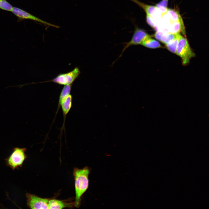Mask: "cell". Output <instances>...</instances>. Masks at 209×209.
Listing matches in <instances>:
<instances>
[{
    "instance_id": "cell-1",
    "label": "cell",
    "mask_w": 209,
    "mask_h": 209,
    "mask_svg": "<svg viewBox=\"0 0 209 209\" xmlns=\"http://www.w3.org/2000/svg\"><path fill=\"white\" fill-rule=\"evenodd\" d=\"M90 170L88 167H85L82 169L74 168L73 175L75 181V206L80 207L81 198L89 187V175Z\"/></svg>"
},
{
    "instance_id": "cell-2",
    "label": "cell",
    "mask_w": 209,
    "mask_h": 209,
    "mask_svg": "<svg viewBox=\"0 0 209 209\" xmlns=\"http://www.w3.org/2000/svg\"><path fill=\"white\" fill-rule=\"evenodd\" d=\"M26 151V148H14L11 154L5 159L6 165L13 170L19 169L28 157Z\"/></svg>"
},
{
    "instance_id": "cell-3",
    "label": "cell",
    "mask_w": 209,
    "mask_h": 209,
    "mask_svg": "<svg viewBox=\"0 0 209 209\" xmlns=\"http://www.w3.org/2000/svg\"><path fill=\"white\" fill-rule=\"evenodd\" d=\"M176 54L181 58L183 65L187 64L191 58L195 56L186 38L180 35L179 41Z\"/></svg>"
},
{
    "instance_id": "cell-4",
    "label": "cell",
    "mask_w": 209,
    "mask_h": 209,
    "mask_svg": "<svg viewBox=\"0 0 209 209\" xmlns=\"http://www.w3.org/2000/svg\"><path fill=\"white\" fill-rule=\"evenodd\" d=\"M80 73L79 68L76 67L69 72L58 75L53 80L48 82H53L62 85L72 84Z\"/></svg>"
},
{
    "instance_id": "cell-5",
    "label": "cell",
    "mask_w": 209,
    "mask_h": 209,
    "mask_svg": "<svg viewBox=\"0 0 209 209\" xmlns=\"http://www.w3.org/2000/svg\"><path fill=\"white\" fill-rule=\"evenodd\" d=\"M26 204L31 209H48L49 200L35 194L27 193L26 194Z\"/></svg>"
},
{
    "instance_id": "cell-6",
    "label": "cell",
    "mask_w": 209,
    "mask_h": 209,
    "mask_svg": "<svg viewBox=\"0 0 209 209\" xmlns=\"http://www.w3.org/2000/svg\"><path fill=\"white\" fill-rule=\"evenodd\" d=\"M18 18V19L22 20L24 19H30L40 22L46 26H52L58 28L59 26L44 21L34 16L27 12L19 8L13 7L11 11Z\"/></svg>"
},
{
    "instance_id": "cell-7",
    "label": "cell",
    "mask_w": 209,
    "mask_h": 209,
    "mask_svg": "<svg viewBox=\"0 0 209 209\" xmlns=\"http://www.w3.org/2000/svg\"><path fill=\"white\" fill-rule=\"evenodd\" d=\"M150 37H151V36L148 34L145 31L137 27H136L132 38L130 41L126 44L120 57L122 55L125 51L130 46L142 44L145 39Z\"/></svg>"
},
{
    "instance_id": "cell-8",
    "label": "cell",
    "mask_w": 209,
    "mask_h": 209,
    "mask_svg": "<svg viewBox=\"0 0 209 209\" xmlns=\"http://www.w3.org/2000/svg\"><path fill=\"white\" fill-rule=\"evenodd\" d=\"M182 33L185 36V32L183 22L179 21H172L171 26L169 27V33L172 34Z\"/></svg>"
},
{
    "instance_id": "cell-9",
    "label": "cell",
    "mask_w": 209,
    "mask_h": 209,
    "mask_svg": "<svg viewBox=\"0 0 209 209\" xmlns=\"http://www.w3.org/2000/svg\"><path fill=\"white\" fill-rule=\"evenodd\" d=\"M72 96L70 94L66 97L58 105V108L61 107L64 116H66L72 106Z\"/></svg>"
},
{
    "instance_id": "cell-10",
    "label": "cell",
    "mask_w": 209,
    "mask_h": 209,
    "mask_svg": "<svg viewBox=\"0 0 209 209\" xmlns=\"http://www.w3.org/2000/svg\"><path fill=\"white\" fill-rule=\"evenodd\" d=\"M69 205L62 201L51 199L49 200L48 209H62L70 207Z\"/></svg>"
},
{
    "instance_id": "cell-11",
    "label": "cell",
    "mask_w": 209,
    "mask_h": 209,
    "mask_svg": "<svg viewBox=\"0 0 209 209\" xmlns=\"http://www.w3.org/2000/svg\"><path fill=\"white\" fill-rule=\"evenodd\" d=\"M151 37L145 39L141 45L146 47L151 48L162 47V46L158 41L151 38Z\"/></svg>"
},
{
    "instance_id": "cell-12",
    "label": "cell",
    "mask_w": 209,
    "mask_h": 209,
    "mask_svg": "<svg viewBox=\"0 0 209 209\" xmlns=\"http://www.w3.org/2000/svg\"><path fill=\"white\" fill-rule=\"evenodd\" d=\"M181 35L179 33L177 34L176 37L174 40L165 44L167 48L170 51L176 53L178 44Z\"/></svg>"
},
{
    "instance_id": "cell-13",
    "label": "cell",
    "mask_w": 209,
    "mask_h": 209,
    "mask_svg": "<svg viewBox=\"0 0 209 209\" xmlns=\"http://www.w3.org/2000/svg\"><path fill=\"white\" fill-rule=\"evenodd\" d=\"M178 34L163 32L159 41L166 44L175 39L176 37Z\"/></svg>"
},
{
    "instance_id": "cell-14",
    "label": "cell",
    "mask_w": 209,
    "mask_h": 209,
    "mask_svg": "<svg viewBox=\"0 0 209 209\" xmlns=\"http://www.w3.org/2000/svg\"><path fill=\"white\" fill-rule=\"evenodd\" d=\"M172 21H179L183 22L181 17L178 12L174 9H168L167 12Z\"/></svg>"
},
{
    "instance_id": "cell-15",
    "label": "cell",
    "mask_w": 209,
    "mask_h": 209,
    "mask_svg": "<svg viewBox=\"0 0 209 209\" xmlns=\"http://www.w3.org/2000/svg\"><path fill=\"white\" fill-rule=\"evenodd\" d=\"M72 84L65 85L63 87L59 97L58 105L66 97L70 94Z\"/></svg>"
},
{
    "instance_id": "cell-16",
    "label": "cell",
    "mask_w": 209,
    "mask_h": 209,
    "mask_svg": "<svg viewBox=\"0 0 209 209\" xmlns=\"http://www.w3.org/2000/svg\"><path fill=\"white\" fill-rule=\"evenodd\" d=\"M12 6L6 0H0V8L5 10L11 12Z\"/></svg>"
},
{
    "instance_id": "cell-17",
    "label": "cell",
    "mask_w": 209,
    "mask_h": 209,
    "mask_svg": "<svg viewBox=\"0 0 209 209\" xmlns=\"http://www.w3.org/2000/svg\"><path fill=\"white\" fill-rule=\"evenodd\" d=\"M146 20L149 26L156 31H158V28L156 25L155 21L151 16L146 14Z\"/></svg>"
},
{
    "instance_id": "cell-18",
    "label": "cell",
    "mask_w": 209,
    "mask_h": 209,
    "mask_svg": "<svg viewBox=\"0 0 209 209\" xmlns=\"http://www.w3.org/2000/svg\"><path fill=\"white\" fill-rule=\"evenodd\" d=\"M168 1V0H162L157 4L165 8H167Z\"/></svg>"
}]
</instances>
